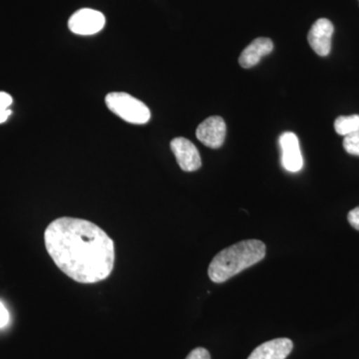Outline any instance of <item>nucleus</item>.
<instances>
[{
    "instance_id": "nucleus-1",
    "label": "nucleus",
    "mask_w": 359,
    "mask_h": 359,
    "mask_svg": "<svg viewBox=\"0 0 359 359\" xmlns=\"http://www.w3.org/2000/svg\"><path fill=\"white\" fill-rule=\"evenodd\" d=\"M44 242L58 269L75 282H101L114 269V242L100 226L86 219H55L45 230Z\"/></svg>"
},
{
    "instance_id": "nucleus-2",
    "label": "nucleus",
    "mask_w": 359,
    "mask_h": 359,
    "mask_svg": "<svg viewBox=\"0 0 359 359\" xmlns=\"http://www.w3.org/2000/svg\"><path fill=\"white\" fill-rule=\"evenodd\" d=\"M266 256V245L259 240H245L226 248L215 256L208 273L212 282L230 280L244 269L261 262Z\"/></svg>"
},
{
    "instance_id": "nucleus-3",
    "label": "nucleus",
    "mask_w": 359,
    "mask_h": 359,
    "mask_svg": "<svg viewBox=\"0 0 359 359\" xmlns=\"http://www.w3.org/2000/svg\"><path fill=\"white\" fill-rule=\"evenodd\" d=\"M105 102L111 112L131 124L144 125L150 120L147 106L128 93L113 92L106 96Z\"/></svg>"
},
{
    "instance_id": "nucleus-4",
    "label": "nucleus",
    "mask_w": 359,
    "mask_h": 359,
    "mask_svg": "<svg viewBox=\"0 0 359 359\" xmlns=\"http://www.w3.org/2000/svg\"><path fill=\"white\" fill-rule=\"evenodd\" d=\"M105 23V16L100 11L83 8L71 16L68 21V27L75 34L93 35L100 32Z\"/></svg>"
},
{
    "instance_id": "nucleus-5",
    "label": "nucleus",
    "mask_w": 359,
    "mask_h": 359,
    "mask_svg": "<svg viewBox=\"0 0 359 359\" xmlns=\"http://www.w3.org/2000/svg\"><path fill=\"white\" fill-rule=\"evenodd\" d=\"M226 133V123L219 116L207 118L201 123L196 131L198 140L211 149H219L223 146Z\"/></svg>"
},
{
    "instance_id": "nucleus-6",
    "label": "nucleus",
    "mask_w": 359,
    "mask_h": 359,
    "mask_svg": "<svg viewBox=\"0 0 359 359\" xmlns=\"http://www.w3.org/2000/svg\"><path fill=\"white\" fill-rule=\"evenodd\" d=\"M171 150L183 171H197L202 166L199 151L188 139L183 137L173 139L171 142Z\"/></svg>"
},
{
    "instance_id": "nucleus-7",
    "label": "nucleus",
    "mask_w": 359,
    "mask_h": 359,
    "mask_svg": "<svg viewBox=\"0 0 359 359\" xmlns=\"http://www.w3.org/2000/svg\"><path fill=\"white\" fill-rule=\"evenodd\" d=\"M334 26L327 18L316 20L308 35L309 43L318 55L327 56L332 50V39Z\"/></svg>"
},
{
    "instance_id": "nucleus-8",
    "label": "nucleus",
    "mask_w": 359,
    "mask_h": 359,
    "mask_svg": "<svg viewBox=\"0 0 359 359\" xmlns=\"http://www.w3.org/2000/svg\"><path fill=\"white\" fill-rule=\"evenodd\" d=\"M280 146L282 149V164L287 171L297 173L304 166L299 141L292 132H285L280 137Z\"/></svg>"
},
{
    "instance_id": "nucleus-9",
    "label": "nucleus",
    "mask_w": 359,
    "mask_h": 359,
    "mask_svg": "<svg viewBox=\"0 0 359 359\" xmlns=\"http://www.w3.org/2000/svg\"><path fill=\"white\" fill-rule=\"evenodd\" d=\"M294 344L289 339H276L257 347L248 359H285L292 353Z\"/></svg>"
},
{
    "instance_id": "nucleus-10",
    "label": "nucleus",
    "mask_w": 359,
    "mask_h": 359,
    "mask_svg": "<svg viewBox=\"0 0 359 359\" xmlns=\"http://www.w3.org/2000/svg\"><path fill=\"white\" fill-rule=\"evenodd\" d=\"M273 50V43L269 39L259 37L245 47L238 58V62L243 68L249 69L254 67L264 56Z\"/></svg>"
},
{
    "instance_id": "nucleus-11",
    "label": "nucleus",
    "mask_w": 359,
    "mask_h": 359,
    "mask_svg": "<svg viewBox=\"0 0 359 359\" xmlns=\"http://www.w3.org/2000/svg\"><path fill=\"white\" fill-rule=\"evenodd\" d=\"M334 130L344 137L359 132V115L339 116L335 119Z\"/></svg>"
},
{
    "instance_id": "nucleus-12",
    "label": "nucleus",
    "mask_w": 359,
    "mask_h": 359,
    "mask_svg": "<svg viewBox=\"0 0 359 359\" xmlns=\"http://www.w3.org/2000/svg\"><path fill=\"white\" fill-rule=\"evenodd\" d=\"M13 104V98L6 92H0V124L4 123L11 115V110L9 109Z\"/></svg>"
},
{
    "instance_id": "nucleus-13",
    "label": "nucleus",
    "mask_w": 359,
    "mask_h": 359,
    "mask_svg": "<svg viewBox=\"0 0 359 359\" xmlns=\"http://www.w3.org/2000/svg\"><path fill=\"white\" fill-rule=\"evenodd\" d=\"M344 148L348 154L359 156V132L344 137Z\"/></svg>"
},
{
    "instance_id": "nucleus-14",
    "label": "nucleus",
    "mask_w": 359,
    "mask_h": 359,
    "mask_svg": "<svg viewBox=\"0 0 359 359\" xmlns=\"http://www.w3.org/2000/svg\"><path fill=\"white\" fill-rule=\"evenodd\" d=\"M186 359H211V355H210L209 351L207 349L203 348V347H198V348L191 351Z\"/></svg>"
},
{
    "instance_id": "nucleus-15",
    "label": "nucleus",
    "mask_w": 359,
    "mask_h": 359,
    "mask_svg": "<svg viewBox=\"0 0 359 359\" xmlns=\"http://www.w3.org/2000/svg\"><path fill=\"white\" fill-rule=\"evenodd\" d=\"M347 219H348L351 226H353L355 230L359 231V207H356L355 209L351 210L348 212Z\"/></svg>"
},
{
    "instance_id": "nucleus-16",
    "label": "nucleus",
    "mask_w": 359,
    "mask_h": 359,
    "mask_svg": "<svg viewBox=\"0 0 359 359\" xmlns=\"http://www.w3.org/2000/svg\"><path fill=\"white\" fill-rule=\"evenodd\" d=\"M9 321V313L4 304L0 302V328L6 327Z\"/></svg>"
}]
</instances>
